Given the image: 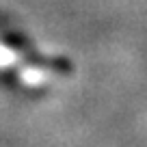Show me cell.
Here are the masks:
<instances>
[{
    "instance_id": "cell-1",
    "label": "cell",
    "mask_w": 147,
    "mask_h": 147,
    "mask_svg": "<svg viewBox=\"0 0 147 147\" xmlns=\"http://www.w3.org/2000/svg\"><path fill=\"white\" fill-rule=\"evenodd\" d=\"M50 74L46 69H39V67H24L20 71V80H22L26 87H39V84L48 82Z\"/></svg>"
},
{
    "instance_id": "cell-2",
    "label": "cell",
    "mask_w": 147,
    "mask_h": 147,
    "mask_svg": "<svg viewBox=\"0 0 147 147\" xmlns=\"http://www.w3.org/2000/svg\"><path fill=\"white\" fill-rule=\"evenodd\" d=\"M20 61L18 52L11 50L9 46H5V43H0V69L2 67H11V65H15Z\"/></svg>"
}]
</instances>
